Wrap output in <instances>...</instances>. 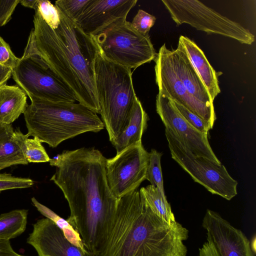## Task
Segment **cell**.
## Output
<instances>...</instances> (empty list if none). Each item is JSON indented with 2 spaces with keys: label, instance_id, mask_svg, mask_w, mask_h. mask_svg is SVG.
<instances>
[{
  "label": "cell",
  "instance_id": "obj_1",
  "mask_svg": "<svg viewBox=\"0 0 256 256\" xmlns=\"http://www.w3.org/2000/svg\"><path fill=\"white\" fill-rule=\"evenodd\" d=\"M106 160L98 149L82 148L64 150L49 161L56 168L50 180L60 188L68 204L67 220L90 253L118 202L107 182Z\"/></svg>",
  "mask_w": 256,
  "mask_h": 256
},
{
  "label": "cell",
  "instance_id": "obj_2",
  "mask_svg": "<svg viewBox=\"0 0 256 256\" xmlns=\"http://www.w3.org/2000/svg\"><path fill=\"white\" fill-rule=\"evenodd\" d=\"M188 231L168 224L140 200L139 191L118 199L90 256H186Z\"/></svg>",
  "mask_w": 256,
  "mask_h": 256
},
{
  "label": "cell",
  "instance_id": "obj_3",
  "mask_svg": "<svg viewBox=\"0 0 256 256\" xmlns=\"http://www.w3.org/2000/svg\"><path fill=\"white\" fill-rule=\"evenodd\" d=\"M58 10L60 22L55 30L35 10L34 28L22 56L41 59L72 91L78 103L100 114L94 72L100 52L98 46L92 36L84 34Z\"/></svg>",
  "mask_w": 256,
  "mask_h": 256
},
{
  "label": "cell",
  "instance_id": "obj_4",
  "mask_svg": "<svg viewBox=\"0 0 256 256\" xmlns=\"http://www.w3.org/2000/svg\"><path fill=\"white\" fill-rule=\"evenodd\" d=\"M29 98L31 103L24 113L26 134L52 148L78 135L97 132L104 128L97 114L78 102Z\"/></svg>",
  "mask_w": 256,
  "mask_h": 256
},
{
  "label": "cell",
  "instance_id": "obj_5",
  "mask_svg": "<svg viewBox=\"0 0 256 256\" xmlns=\"http://www.w3.org/2000/svg\"><path fill=\"white\" fill-rule=\"evenodd\" d=\"M94 72L100 114L112 143L126 128L137 98L132 72L100 52L95 59Z\"/></svg>",
  "mask_w": 256,
  "mask_h": 256
},
{
  "label": "cell",
  "instance_id": "obj_6",
  "mask_svg": "<svg viewBox=\"0 0 256 256\" xmlns=\"http://www.w3.org/2000/svg\"><path fill=\"white\" fill-rule=\"evenodd\" d=\"M106 58L130 69L149 62L157 53L148 34H142L126 18H120L92 36Z\"/></svg>",
  "mask_w": 256,
  "mask_h": 256
},
{
  "label": "cell",
  "instance_id": "obj_7",
  "mask_svg": "<svg viewBox=\"0 0 256 256\" xmlns=\"http://www.w3.org/2000/svg\"><path fill=\"white\" fill-rule=\"evenodd\" d=\"M174 22L185 23L208 34H216L252 44L254 36L240 24L223 16L198 0H162Z\"/></svg>",
  "mask_w": 256,
  "mask_h": 256
},
{
  "label": "cell",
  "instance_id": "obj_8",
  "mask_svg": "<svg viewBox=\"0 0 256 256\" xmlns=\"http://www.w3.org/2000/svg\"><path fill=\"white\" fill-rule=\"evenodd\" d=\"M172 158L194 182L212 194L230 200L238 194V182L222 164L194 155L168 130L165 129Z\"/></svg>",
  "mask_w": 256,
  "mask_h": 256
},
{
  "label": "cell",
  "instance_id": "obj_9",
  "mask_svg": "<svg viewBox=\"0 0 256 256\" xmlns=\"http://www.w3.org/2000/svg\"><path fill=\"white\" fill-rule=\"evenodd\" d=\"M12 77L26 94L52 101L75 102L72 91L41 59L22 56L12 70Z\"/></svg>",
  "mask_w": 256,
  "mask_h": 256
},
{
  "label": "cell",
  "instance_id": "obj_10",
  "mask_svg": "<svg viewBox=\"0 0 256 256\" xmlns=\"http://www.w3.org/2000/svg\"><path fill=\"white\" fill-rule=\"evenodd\" d=\"M150 152L142 141L134 144L106 158V174L109 188L118 199L136 190L146 180Z\"/></svg>",
  "mask_w": 256,
  "mask_h": 256
},
{
  "label": "cell",
  "instance_id": "obj_11",
  "mask_svg": "<svg viewBox=\"0 0 256 256\" xmlns=\"http://www.w3.org/2000/svg\"><path fill=\"white\" fill-rule=\"evenodd\" d=\"M156 110L165 129L194 155L221 164L210 144L208 133L202 132L189 124L178 110L173 100L161 90L156 98Z\"/></svg>",
  "mask_w": 256,
  "mask_h": 256
},
{
  "label": "cell",
  "instance_id": "obj_12",
  "mask_svg": "<svg viewBox=\"0 0 256 256\" xmlns=\"http://www.w3.org/2000/svg\"><path fill=\"white\" fill-rule=\"evenodd\" d=\"M167 50L164 44L154 60L156 82L158 89L164 91L173 101L201 118L212 128L216 120L214 110L209 109L188 93L176 73Z\"/></svg>",
  "mask_w": 256,
  "mask_h": 256
},
{
  "label": "cell",
  "instance_id": "obj_13",
  "mask_svg": "<svg viewBox=\"0 0 256 256\" xmlns=\"http://www.w3.org/2000/svg\"><path fill=\"white\" fill-rule=\"evenodd\" d=\"M202 226L218 256H254L245 234L217 212L207 210Z\"/></svg>",
  "mask_w": 256,
  "mask_h": 256
},
{
  "label": "cell",
  "instance_id": "obj_14",
  "mask_svg": "<svg viewBox=\"0 0 256 256\" xmlns=\"http://www.w3.org/2000/svg\"><path fill=\"white\" fill-rule=\"evenodd\" d=\"M137 0H90L75 23L86 34L94 36L120 18H126Z\"/></svg>",
  "mask_w": 256,
  "mask_h": 256
},
{
  "label": "cell",
  "instance_id": "obj_15",
  "mask_svg": "<svg viewBox=\"0 0 256 256\" xmlns=\"http://www.w3.org/2000/svg\"><path fill=\"white\" fill-rule=\"evenodd\" d=\"M27 242L39 256H90L70 242L60 229L47 218L34 224Z\"/></svg>",
  "mask_w": 256,
  "mask_h": 256
},
{
  "label": "cell",
  "instance_id": "obj_16",
  "mask_svg": "<svg viewBox=\"0 0 256 256\" xmlns=\"http://www.w3.org/2000/svg\"><path fill=\"white\" fill-rule=\"evenodd\" d=\"M167 52L176 74L188 93L209 109L214 110L213 101L180 42H178L176 50L168 49Z\"/></svg>",
  "mask_w": 256,
  "mask_h": 256
},
{
  "label": "cell",
  "instance_id": "obj_17",
  "mask_svg": "<svg viewBox=\"0 0 256 256\" xmlns=\"http://www.w3.org/2000/svg\"><path fill=\"white\" fill-rule=\"evenodd\" d=\"M178 42L184 48L188 58L202 81L212 101L220 90L218 75L206 58L204 52L186 36H180Z\"/></svg>",
  "mask_w": 256,
  "mask_h": 256
},
{
  "label": "cell",
  "instance_id": "obj_18",
  "mask_svg": "<svg viewBox=\"0 0 256 256\" xmlns=\"http://www.w3.org/2000/svg\"><path fill=\"white\" fill-rule=\"evenodd\" d=\"M148 120V116L137 97L134 102L126 128L112 143L116 153L134 144L142 141V136L147 128Z\"/></svg>",
  "mask_w": 256,
  "mask_h": 256
},
{
  "label": "cell",
  "instance_id": "obj_19",
  "mask_svg": "<svg viewBox=\"0 0 256 256\" xmlns=\"http://www.w3.org/2000/svg\"><path fill=\"white\" fill-rule=\"evenodd\" d=\"M26 93L18 86L0 87V124H11L24 113L27 106Z\"/></svg>",
  "mask_w": 256,
  "mask_h": 256
},
{
  "label": "cell",
  "instance_id": "obj_20",
  "mask_svg": "<svg viewBox=\"0 0 256 256\" xmlns=\"http://www.w3.org/2000/svg\"><path fill=\"white\" fill-rule=\"evenodd\" d=\"M28 137L18 129L0 143V170L14 165L28 164L24 152V142Z\"/></svg>",
  "mask_w": 256,
  "mask_h": 256
},
{
  "label": "cell",
  "instance_id": "obj_21",
  "mask_svg": "<svg viewBox=\"0 0 256 256\" xmlns=\"http://www.w3.org/2000/svg\"><path fill=\"white\" fill-rule=\"evenodd\" d=\"M139 193L141 200L157 216L168 224L176 221L166 195L157 188L150 184L142 188Z\"/></svg>",
  "mask_w": 256,
  "mask_h": 256
},
{
  "label": "cell",
  "instance_id": "obj_22",
  "mask_svg": "<svg viewBox=\"0 0 256 256\" xmlns=\"http://www.w3.org/2000/svg\"><path fill=\"white\" fill-rule=\"evenodd\" d=\"M28 210H14L0 215V240L14 238L26 230Z\"/></svg>",
  "mask_w": 256,
  "mask_h": 256
},
{
  "label": "cell",
  "instance_id": "obj_23",
  "mask_svg": "<svg viewBox=\"0 0 256 256\" xmlns=\"http://www.w3.org/2000/svg\"><path fill=\"white\" fill-rule=\"evenodd\" d=\"M31 200L38 210L46 218L52 221L63 232L64 236L70 242L84 252H88L84 246L80 234L67 220L62 218L48 208L40 204L35 198H32Z\"/></svg>",
  "mask_w": 256,
  "mask_h": 256
},
{
  "label": "cell",
  "instance_id": "obj_24",
  "mask_svg": "<svg viewBox=\"0 0 256 256\" xmlns=\"http://www.w3.org/2000/svg\"><path fill=\"white\" fill-rule=\"evenodd\" d=\"M162 155V153L154 149L150 152L146 180L152 186L157 188L163 195H165L160 164Z\"/></svg>",
  "mask_w": 256,
  "mask_h": 256
},
{
  "label": "cell",
  "instance_id": "obj_25",
  "mask_svg": "<svg viewBox=\"0 0 256 256\" xmlns=\"http://www.w3.org/2000/svg\"><path fill=\"white\" fill-rule=\"evenodd\" d=\"M42 142L36 138H28L24 144V152L28 163L49 162L50 158Z\"/></svg>",
  "mask_w": 256,
  "mask_h": 256
},
{
  "label": "cell",
  "instance_id": "obj_26",
  "mask_svg": "<svg viewBox=\"0 0 256 256\" xmlns=\"http://www.w3.org/2000/svg\"><path fill=\"white\" fill-rule=\"evenodd\" d=\"M90 0H58L55 6L68 18L75 22Z\"/></svg>",
  "mask_w": 256,
  "mask_h": 256
},
{
  "label": "cell",
  "instance_id": "obj_27",
  "mask_svg": "<svg viewBox=\"0 0 256 256\" xmlns=\"http://www.w3.org/2000/svg\"><path fill=\"white\" fill-rule=\"evenodd\" d=\"M35 10L48 26L54 30L58 28L60 22V14L56 6L50 1L38 0Z\"/></svg>",
  "mask_w": 256,
  "mask_h": 256
},
{
  "label": "cell",
  "instance_id": "obj_28",
  "mask_svg": "<svg viewBox=\"0 0 256 256\" xmlns=\"http://www.w3.org/2000/svg\"><path fill=\"white\" fill-rule=\"evenodd\" d=\"M34 181L27 178L16 177L10 174H0V192L9 190L30 188Z\"/></svg>",
  "mask_w": 256,
  "mask_h": 256
},
{
  "label": "cell",
  "instance_id": "obj_29",
  "mask_svg": "<svg viewBox=\"0 0 256 256\" xmlns=\"http://www.w3.org/2000/svg\"><path fill=\"white\" fill-rule=\"evenodd\" d=\"M178 110L183 118L198 131L208 133L212 128L205 120L198 115L190 111L180 104L173 101Z\"/></svg>",
  "mask_w": 256,
  "mask_h": 256
},
{
  "label": "cell",
  "instance_id": "obj_30",
  "mask_svg": "<svg viewBox=\"0 0 256 256\" xmlns=\"http://www.w3.org/2000/svg\"><path fill=\"white\" fill-rule=\"evenodd\" d=\"M156 18L147 12L139 10L130 24L136 31L142 34H148L150 28L154 25Z\"/></svg>",
  "mask_w": 256,
  "mask_h": 256
},
{
  "label": "cell",
  "instance_id": "obj_31",
  "mask_svg": "<svg viewBox=\"0 0 256 256\" xmlns=\"http://www.w3.org/2000/svg\"><path fill=\"white\" fill-rule=\"evenodd\" d=\"M19 60L20 58L14 54L9 44L0 36V64L13 70Z\"/></svg>",
  "mask_w": 256,
  "mask_h": 256
},
{
  "label": "cell",
  "instance_id": "obj_32",
  "mask_svg": "<svg viewBox=\"0 0 256 256\" xmlns=\"http://www.w3.org/2000/svg\"><path fill=\"white\" fill-rule=\"evenodd\" d=\"M20 0H0V27L6 24L12 18V16Z\"/></svg>",
  "mask_w": 256,
  "mask_h": 256
},
{
  "label": "cell",
  "instance_id": "obj_33",
  "mask_svg": "<svg viewBox=\"0 0 256 256\" xmlns=\"http://www.w3.org/2000/svg\"><path fill=\"white\" fill-rule=\"evenodd\" d=\"M12 248L10 240H0V256H18Z\"/></svg>",
  "mask_w": 256,
  "mask_h": 256
},
{
  "label": "cell",
  "instance_id": "obj_34",
  "mask_svg": "<svg viewBox=\"0 0 256 256\" xmlns=\"http://www.w3.org/2000/svg\"><path fill=\"white\" fill-rule=\"evenodd\" d=\"M198 256H218V255L212 244L207 241L199 249Z\"/></svg>",
  "mask_w": 256,
  "mask_h": 256
},
{
  "label": "cell",
  "instance_id": "obj_35",
  "mask_svg": "<svg viewBox=\"0 0 256 256\" xmlns=\"http://www.w3.org/2000/svg\"><path fill=\"white\" fill-rule=\"evenodd\" d=\"M14 132L12 124H0V143L9 138Z\"/></svg>",
  "mask_w": 256,
  "mask_h": 256
},
{
  "label": "cell",
  "instance_id": "obj_36",
  "mask_svg": "<svg viewBox=\"0 0 256 256\" xmlns=\"http://www.w3.org/2000/svg\"><path fill=\"white\" fill-rule=\"evenodd\" d=\"M12 70L0 64V87L6 84L12 76Z\"/></svg>",
  "mask_w": 256,
  "mask_h": 256
},
{
  "label": "cell",
  "instance_id": "obj_37",
  "mask_svg": "<svg viewBox=\"0 0 256 256\" xmlns=\"http://www.w3.org/2000/svg\"><path fill=\"white\" fill-rule=\"evenodd\" d=\"M38 0H20V3L24 6L33 8L34 10L36 8Z\"/></svg>",
  "mask_w": 256,
  "mask_h": 256
},
{
  "label": "cell",
  "instance_id": "obj_38",
  "mask_svg": "<svg viewBox=\"0 0 256 256\" xmlns=\"http://www.w3.org/2000/svg\"><path fill=\"white\" fill-rule=\"evenodd\" d=\"M21 256V255H20V254H19V256Z\"/></svg>",
  "mask_w": 256,
  "mask_h": 256
}]
</instances>
